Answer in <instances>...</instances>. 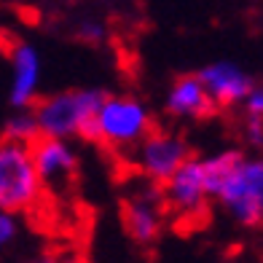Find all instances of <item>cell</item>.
I'll return each instance as SVG.
<instances>
[{"label": "cell", "mask_w": 263, "mask_h": 263, "mask_svg": "<svg viewBox=\"0 0 263 263\" xmlns=\"http://www.w3.org/2000/svg\"><path fill=\"white\" fill-rule=\"evenodd\" d=\"M78 35H81L86 43H100V41L105 38V30L97 25V22H83L81 30H78Z\"/></svg>", "instance_id": "9a60e30c"}, {"label": "cell", "mask_w": 263, "mask_h": 263, "mask_svg": "<svg viewBox=\"0 0 263 263\" xmlns=\"http://www.w3.org/2000/svg\"><path fill=\"white\" fill-rule=\"evenodd\" d=\"M107 91L102 89H73L62 94H51L35 107V124L46 137H70L81 129V124L100 110Z\"/></svg>", "instance_id": "7a4b0ae2"}, {"label": "cell", "mask_w": 263, "mask_h": 263, "mask_svg": "<svg viewBox=\"0 0 263 263\" xmlns=\"http://www.w3.org/2000/svg\"><path fill=\"white\" fill-rule=\"evenodd\" d=\"M185 159H191V148L180 137L166 135V132L151 129L148 135L137 142V164H140L142 175L156 185L170 180L172 172Z\"/></svg>", "instance_id": "52a82bcc"}, {"label": "cell", "mask_w": 263, "mask_h": 263, "mask_svg": "<svg viewBox=\"0 0 263 263\" xmlns=\"http://www.w3.org/2000/svg\"><path fill=\"white\" fill-rule=\"evenodd\" d=\"M242 159H245L242 151H223V153H218V156L201 161V177H204V188H207L210 196H215V191L220 188V183L229 177V172Z\"/></svg>", "instance_id": "7c38bea8"}, {"label": "cell", "mask_w": 263, "mask_h": 263, "mask_svg": "<svg viewBox=\"0 0 263 263\" xmlns=\"http://www.w3.org/2000/svg\"><path fill=\"white\" fill-rule=\"evenodd\" d=\"M247 140L253 142V145H260V140H263L260 116H247Z\"/></svg>", "instance_id": "2e32d148"}, {"label": "cell", "mask_w": 263, "mask_h": 263, "mask_svg": "<svg viewBox=\"0 0 263 263\" xmlns=\"http://www.w3.org/2000/svg\"><path fill=\"white\" fill-rule=\"evenodd\" d=\"M38 124H35V116L32 113H22L16 118H11L6 124V132H3V140H16V142H32L38 137Z\"/></svg>", "instance_id": "4fadbf2b"}, {"label": "cell", "mask_w": 263, "mask_h": 263, "mask_svg": "<svg viewBox=\"0 0 263 263\" xmlns=\"http://www.w3.org/2000/svg\"><path fill=\"white\" fill-rule=\"evenodd\" d=\"M166 110L180 118H194V121H207L220 110L215 100L207 94L204 83L199 76H180L175 78L170 97H166Z\"/></svg>", "instance_id": "30bf717a"}, {"label": "cell", "mask_w": 263, "mask_h": 263, "mask_svg": "<svg viewBox=\"0 0 263 263\" xmlns=\"http://www.w3.org/2000/svg\"><path fill=\"white\" fill-rule=\"evenodd\" d=\"M14 89H11V105L14 107H30L38 86V54L27 43H14Z\"/></svg>", "instance_id": "8fae6325"}, {"label": "cell", "mask_w": 263, "mask_h": 263, "mask_svg": "<svg viewBox=\"0 0 263 263\" xmlns=\"http://www.w3.org/2000/svg\"><path fill=\"white\" fill-rule=\"evenodd\" d=\"M27 145H30L35 172H38L43 185L65 188L70 180H73V175L78 170V159H76L73 148H70L62 137L38 135L32 142H27Z\"/></svg>", "instance_id": "ba28073f"}, {"label": "cell", "mask_w": 263, "mask_h": 263, "mask_svg": "<svg viewBox=\"0 0 263 263\" xmlns=\"http://www.w3.org/2000/svg\"><path fill=\"white\" fill-rule=\"evenodd\" d=\"M35 263H59V260H57V258H49V255H46V258H38Z\"/></svg>", "instance_id": "e0dca14e"}, {"label": "cell", "mask_w": 263, "mask_h": 263, "mask_svg": "<svg viewBox=\"0 0 263 263\" xmlns=\"http://www.w3.org/2000/svg\"><path fill=\"white\" fill-rule=\"evenodd\" d=\"M65 263H91V260H86V258H70V260H65Z\"/></svg>", "instance_id": "ac0fdd59"}, {"label": "cell", "mask_w": 263, "mask_h": 263, "mask_svg": "<svg viewBox=\"0 0 263 263\" xmlns=\"http://www.w3.org/2000/svg\"><path fill=\"white\" fill-rule=\"evenodd\" d=\"M14 236H16V220H14V215L0 210V247H6Z\"/></svg>", "instance_id": "5bb4252c"}, {"label": "cell", "mask_w": 263, "mask_h": 263, "mask_svg": "<svg viewBox=\"0 0 263 263\" xmlns=\"http://www.w3.org/2000/svg\"><path fill=\"white\" fill-rule=\"evenodd\" d=\"M97 145L110 148H132L153 129V121L145 110V105L135 97H107L97 110Z\"/></svg>", "instance_id": "277c9868"}, {"label": "cell", "mask_w": 263, "mask_h": 263, "mask_svg": "<svg viewBox=\"0 0 263 263\" xmlns=\"http://www.w3.org/2000/svg\"><path fill=\"white\" fill-rule=\"evenodd\" d=\"M164 199H161V185L153 183L145 191H137L124 199L121 204V220L124 229L132 236V242L142 247L153 245L161 236L164 229Z\"/></svg>", "instance_id": "8992f818"}, {"label": "cell", "mask_w": 263, "mask_h": 263, "mask_svg": "<svg viewBox=\"0 0 263 263\" xmlns=\"http://www.w3.org/2000/svg\"><path fill=\"white\" fill-rule=\"evenodd\" d=\"M199 81L204 83L207 94L215 100L218 107H231L236 102H242L250 89L255 86V81L250 78L245 70H239L231 62H218V65H210L204 67L201 73H196Z\"/></svg>", "instance_id": "9c48e42d"}, {"label": "cell", "mask_w": 263, "mask_h": 263, "mask_svg": "<svg viewBox=\"0 0 263 263\" xmlns=\"http://www.w3.org/2000/svg\"><path fill=\"white\" fill-rule=\"evenodd\" d=\"M215 199L245 229H255L263 220V164L242 159L215 191Z\"/></svg>", "instance_id": "3957f363"}, {"label": "cell", "mask_w": 263, "mask_h": 263, "mask_svg": "<svg viewBox=\"0 0 263 263\" xmlns=\"http://www.w3.org/2000/svg\"><path fill=\"white\" fill-rule=\"evenodd\" d=\"M43 183L30 156L27 142L0 140V210L25 212L41 201Z\"/></svg>", "instance_id": "6da1fadb"}, {"label": "cell", "mask_w": 263, "mask_h": 263, "mask_svg": "<svg viewBox=\"0 0 263 263\" xmlns=\"http://www.w3.org/2000/svg\"><path fill=\"white\" fill-rule=\"evenodd\" d=\"M161 199L164 210L172 212L191 226H196L207 215V188L201 177V159H185L166 183H161Z\"/></svg>", "instance_id": "5b68a950"}]
</instances>
